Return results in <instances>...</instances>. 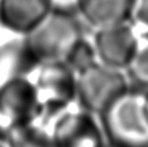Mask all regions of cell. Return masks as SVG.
<instances>
[{
    "label": "cell",
    "mask_w": 148,
    "mask_h": 147,
    "mask_svg": "<svg viewBox=\"0 0 148 147\" xmlns=\"http://www.w3.org/2000/svg\"><path fill=\"white\" fill-rule=\"evenodd\" d=\"M97 119L110 147H148V109L143 89L130 85Z\"/></svg>",
    "instance_id": "1"
},
{
    "label": "cell",
    "mask_w": 148,
    "mask_h": 147,
    "mask_svg": "<svg viewBox=\"0 0 148 147\" xmlns=\"http://www.w3.org/2000/svg\"><path fill=\"white\" fill-rule=\"evenodd\" d=\"M78 13L51 10L43 21L25 35L29 52L36 64L64 61L72 47L84 36Z\"/></svg>",
    "instance_id": "2"
},
{
    "label": "cell",
    "mask_w": 148,
    "mask_h": 147,
    "mask_svg": "<svg viewBox=\"0 0 148 147\" xmlns=\"http://www.w3.org/2000/svg\"><path fill=\"white\" fill-rule=\"evenodd\" d=\"M40 104V119L36 125L49 132L59 115L77 103V74L64 61L39 64L29 74Z\"/></svg>",
    "instance_id": "3"
},
{
    "label": "cell",
    "mask_w": 148,
    "mask_h": 147,
    "mask_svg": "<svg viewBox=\"0 0 148 147\" xmlns=\"http://www.w3.org/2000/svg\"><path fill=\"white\" fill-rule=\"evenodd\" d=\"M129 86L123 70L97 61L77 76V103L97 116Z\"/></svg>",
    "instance_id": "4"
},
{
    "label": "cell",
    "mask_w": 148,
    "mask_h": 147,
    "mask_svg": "<svg viewBox=\"0 0 148 147\" xmlns=\"http://www.w3.org/2000/svg\"><path fill=\"white\" fill-rule=\"evenodd\" d=\"M53 147H105L104 133L96 115L75 104L52 121Z\"/></svg>",
    "instance_id": "5"
},
{
    "label": "cell",
    "mask_w": 148,
    "mask_h": 147,
    "mask_svg": "<svg viewBox=\"0 0 148 147\" xmlns=\"http://www.w3.org/2000/svg\"><path fill=\"white\" fill-rule=\"evenodd\" d=\"M40 104L29 76H18L0 85V113L10 133L38 124Z\"/></svg>",
    "instance_id": "6"
},
{
    "label": "cell",
    "mask_w": 148,
    "mask_h": 147,
    "mask_svg": "<svg viewBox=\"0 0 148 147\" xmlns=\"http://www.w3.org/2000/svg\"><path fill=\"white\" fill-rule=\"evenodd\" d=\"M97 60L116 69H126L135 54L139 30L133 22H123L95 29L91 38Z\"/></svg>",
    "instance_id": "7"
},
{
    "label": "cell",
    "mask_w": 148,
    "mask_h": 147,
    "mask_svg": "<svg viewBox=\"0 0 148 147\" xmlns=\"http://www.w3.org/2000/svg\"><path fill=\"white\" fill-rule=\"evenodd\" d=\"M36 67L25 36L0 26V85L18 76H29Z\"/></svg>",
    "instance_id": "8"
},
{
    "label": "cell",
    "mask_w": 148,
    "mask_h": 147,
    "mask_svg": "<svg viewBox=\"0 0 148 147\" xmlns=\"http://www.w3.org/2000/svg\"><path fill=\"white\" fill-rule=\"evenodd\" d=\"M49 12L46 0H0V26L25 36Z\"/></svg>",
    "instance_id": "9"
},
{
    "label": "cell",
    "mask_w": 148,
    "mask_h": 147,
    "mask_svg": "<svg viewBox=\"0 0 148 147\" xmlns=\"http://www.w3.org/2000/svg\"><path fill=\"white\" fill-rule=\"evenodd\" d=\"M135 0H79L77 13L91 27L130 22Z\"/></svg>",
    "instance_id": "10"
},
{
    "label": "cell",
    "mask_w": 148,
    "mask_h": 147,
    "mask_svg": "<svg viewBox=\"0 0 148 147\" xmlns=\"http://www.w3.org/2000/svg\"><path fill=\"white\" fill-rule=\"evenodd\" d=\"M5 143L8 147H53L49 132L36 124L13 130Z\"/></svg>",
    "instance_id": "11"
},
{
    "label": "cell",
    "mask_w": 148,
    "mask_h": 147,
    "mask_svg": "<svg viewBox=\"0 0 148 147\" xmlns=\"http://www.w3.org/2000/svg\"><path fill=\"white\" fill-rule=\"evenodd\" d=\"M126 70L134 86L148 89V33L139 31L138 46Z\"/></svg>",
    "instance_id": "12"
},
{
    "label": "cell",
    "mask_w": 148,
    "mask_h": 147,
    "mask_svg": "<svg viewBox=\"0 0 148 147\" xmlns=\"http://www.w3.org/2000/svg\"><path fill=\"white\" fill-rule=\"evenodd\" d=\"M99 61L97 55L95 51L94 43L91 39L82 36L78 42L72 47L69 54L66 55L64 63L75 73L77 76L79 73L84 72L86 69L91 68Z\"/></svg>",
    "instance_id": "13"
},
{
    "label": "cell",
    "mask_w": 148,
    "mask_h": 147,
    "mask_svg": "<svg viewBox=\"0 0 148 147\" xmlns=\"http://www.w3.org/2000/svg\"><path fill=\"white\" fill-rule=\"evenodd\" d=\"M131 22L140 33H148V0H135Z\"/></svg>",
    "instance_id": "14"
},
{
    "label": "cell",
    "mask_w": 148,
    "mask_h": 147,
    "mask_svg": "<svg viewBox=\"0 0 148 147\" xmlns=\"http://www.w3.org/2000/svg\"><path fill=\"white\" fill-rule=\"evenodd\" d=\"M51 10H60V12H74L78 10L79 0H46Z\"/></svg>",
    "instance_id": "15"
},
{
    "label": "cell",
    "mask_w": 148,
    "mask_h": 147,
    "mask_svg": "<svg viewBox=\"0 0 148 147\" xmlns=\"http://www.w3.org/2000/svg\"><path fill=\"white\" fill-rule=\"evenodd\" d=\"M9 135H10V130H9V128L7 126V124H5L1 113H0V141H1V142H5Z\"/></svg>",
    "instance_id": "16"
},
{
    "label": "cell",
    "mask_w": 148,
    "mask_h": 147,
    "mask_svg": "<svg viewBox=\"0 0 148 147\" xmlns=\"http://www.w3.org/2000/svg\"><path fill=\"white\" fill-rule=\"evenodd\" d=\"M144 90V100H146V106L148 109V89H143Z\"/></svg>",
    "instance_id": "17"
},
{
    "label": "cell",
    "mask_w": 148,
    "mask_h": 147,
    "mask_svg": "<svg viewBox=\"0 0 148 147\" xmlns=\"http://www.w3.org/2000/svg\"><path fill=\"white\" fill-rule=\"evenodd\" d=\"M0 147H8V146L5 142H1V141H0Z\"/></svg>",
    "instance_id": "18"
},
{
    "label": "cell",
    "mask_w": 148,
    "mask_h": 147,
    "mask_svg": "<svg viewBox=\"0 0 148 147\" xmlns=\"http://www.w3.org/2000/svg\"><path fill=\"white\" fill-rule=\"evenodd\" d=\"M105 147H110V146H109V145H107V146H105Z\"/></svg>",
    "instance_id": "19"
}]
</instances>
